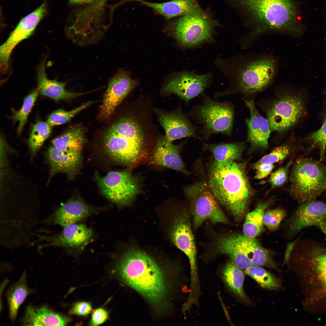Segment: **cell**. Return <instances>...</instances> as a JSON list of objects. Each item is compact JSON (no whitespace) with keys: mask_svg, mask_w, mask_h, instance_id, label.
Wrapping results in <instances>:
<instances>
[{"mask_svg":"<svg viewBox=\"0 0 326 326\" xmlns=\"http://www.w3.org/2000/svg\"><path fill=\"white\" fill-rule=\"evenodd\" d=\"M248 18L251 30L240 39L246 48L262 34L273 31L297 36L303 27L299 19V11L294 0H225Z\"/></svg>","mask_w":326,"mask_h":326,"instance_id":"obj_1","label":"cell"},{"mask_svg":"<svg viewBox=\"0 0 326 326\" xmlns=\"http://www.w3.org/2000/svg\"><path fill=\"white\" fill-rule=\"evenodd\" d=\"M214 63L228 82L225 89L215 93V98L237 93L249 94L259 92L273 81L277 67L273 56L263 54L217 57Z\"/></svg>","mask_w":326,"mask_h":326,"instance_id":"obj_2","label":"cell"},{"mask_svg":"<svg viewBox=\"0 0 326 326\" xmlns=\"http://www.w3.org/2000/svg\"><path fill=\"white\" fill-rule=\"evenodd\" d=\"M119 276L128 285L144 297L157 310L167 305V289L163 274L156 262L140 250L132 249L121 256L117 265Z\"/></svg>","mask_w":326,"mask_h":326,"instance_id":"obj_3","label":"cell"},{"mask_svg":"<svg viewBox=\"0 0 326 326\" xmlns=\"http://www.w3.org/2000/svg\"><path fill=\"white\" fill-rule=\"evenodd\" d=\"M208 185L218 202L236 218L245 215L252 194L244 165L235 161H214L208 174Z\"/></svg>","mask_w":326,"mask_h":326,"instance_id":"obj_4","label":"cell"},{"mask_svg":"<svg viewBox=\"0 0 326 326\" xmlns=\"http://www.w3.org/2000/svg\"><path fill=\"white\" fill-rule=\"evenodd\" d=\"M296 252L305 285L307 309L326 308V246L314 239L300 242Z\"/></svg>","mask_w":326,"mask_h":326,"instance_id":"obj_5","label":"cell"},{"mask_svg":"<svg viewBox=\"0 0 326 326\" xmlns=\"http://www.w3.org/2000/svg\"><path fill=\"white\" fill-rule=\"evenodd\" d=\"M143 131L135 120L123 118L111 125L103 135V144L111 158L125 165H131L143 151L145 138Z\"/></svg>","mask_w":326,"mask_h":326,"instance_id":"obj_6","label":"cell"},{"mask_svg":"<svg viewBox=\"0 0 326 326\" xmlns=\"http://www.w3.org/2000/svg\"><path fill=\"white\" fill-rule=\"evenodd\" d=\"M269 105L267 119L271 130L285 132L310 117V95L306 89L283 88Z\"/></svg>","mask_w":326,"mask_h":326,"instance_id":"obj_7","label":"cell"},{"mask_svg":"<svg viewBox=\"0 0 326 326\" xmlns=\"http://www.w3.org/2000/svg\"><path fill=\"white\" fill-rule=\"evenodd\" d=\"M201 96L200 102L193 106L189 113L191 117L200 126L198 133L201 139L207 140L214 134L230 136L234 118L233 105L228 101H216L204 93Z\"/></svg>","mask_w":326,"mask_h":326,"instance_id":"obj_8","label":"cell"},{"mask_svg":"<svg viewBox=\"0 0 326 326\" xmlns=\"http://www.w3.org/2000/svg\"><path fill=\"white\" fill-rule=\"evenodd\" d=\"M320 161L301 157L296 160L290 176V190L300 203L315 200L326 190V166Z\"/></svg>","mask_w":326,"mask_h":326,"instance_id":"obj_9","label":"cell"},{"mask_svg":"<svg viewBox=\"0 0 326 326\" xmlns=\"http://www.w3.org/2000/svg\"><path fill=\"white\" fill-rule=\"evenodd\" d=\"M218 22L206 13L179 17L171 22L168 30L182 47L193 49L215 42Z\"/></svg>","mask_w":326,"mask_h":326,"instance_id":"obj_10","label":"cell"},{"mask_svg":"<svg viewBox=\"0 0 326 326\" xmlns=\"http://www.w3.org/2000/svg\"><path fill=\"white\" fill-rule=\"evenodd\" d=\"M185 193L191 201V212L195 228L206 220L214 223H228L208 184L203 181L199 182L186 188Z\"/></svg>","mask_w":326,"mask_h":326,"instance_id":"obj_11","label":"cell"},{"mask_svg":"<svg viewBox=\"0 0 326 326\" xmlns=\"http://www.w3.org/2000/svg\"><path fill=\"white\" fill-rule=\"evenodd\" d=\"M95 177L102 194L114 203L128 204L140 191L138 180L128 171H112L104 176L96 174Z\"/></svg>","mask_w":326,"mask_h":326,"instance_id":"obj_12","label":"cell"},{"mask_svg":"<svg viewBox=\"0 0 326 326\" xmlns=\"http://www.w3.org/2000/svg\"><path fill=\"white\" fill-rule=\"evenodd\" d=\"M170 235L174 245L188 259L190 269V286L197 287L199 280L196 248L190 217L187 213L183 212L176 217L172 226Z\"/></svg>","mask_w":326,"mask_h":326,"instance_id":"obj_13","label":"cell"},{"mask_svg":"<svg viewBox=\"0 0 326 326\" xmlns=\"http://www.w3.org/2000/svg\"><path fill=\"white\" fill-rule=\"evenodd\" d=\"M210 72L198 74L192 71L179 73L165 85L164 91L174 94L187 103L194 98L204 93L212 82Z\"/></svg>","mask_w":326,"mask_h":326,"instance_id":"obj_14","label":"cell"},{"mask_svg":"<svg viewBox=\"0 0 326 326\" xmlns=\"http://www.w3.org/2000/svg\"><path fill=\"white\" fill-rule=\"evenodd\" d=\"M46 12V6L43 3L37 9L23 18L0 47L1 71H7L11 54L14 48L21 41L28 38Z\"/></svg>","mask_w":326,"mask_h":326,"instance_id":"obj_15","label":"cell"},{"mask_svg":"<svg viewBox=\"0 0 326 326\" xmlns=\"http://www.w3.org/2000/svg\"><path fill=\"white\" fill-rule=\"evenodd\" d=\"M136 84L128 73L124 71L117 73L109 81L104 96L100 113L102 119L109 118L116 107Z\"/></svg>","mask_w":326,"mask_h":326,"instance_id":"obj_16","label":"cell"},{"mask_svg":"<svg viewBox=\"0 0 326 326\" xmlns=\"http://www.w3.org/2000/svg\"><path fill=\"white\" fill-rule=\"evenodd\" d=\"M326 219V203L313 200L301 203L289 219V234L295 235L312 226L319 227Z\"/></svg>","mask_w":326,"mask_h":326,"instance_id":"obj_17","label":"cell"},{"mask_svg":"<svg viewBox=\"0 0 326 326\" xmlns=\"http://www.w3.org/2000/svg\"><path fill=\"white\" fill-rule=\"evenodd\" d=\"M159 122L164 129L165 136L170 142L185 137L201 139L197 127L180 110L167 113L157 111Z\"/></svg>","mask_w":326,"mask_h":326,"instance_id":"obj_18","label":"cell"},{"mask_svg":"<svg viewBox=\"0 0 326 326\" xmlns=\"http://www.w3.org/2000/svg\"><path fill=\"white\" fill-rule=\"evenodd\" d=\"M245 102L250 114L249 119L246 120L247 140L253 149H267L271 131L269 122L267 119L260 114L252 100H245Z\"/></svg>","mask_w":326,"mask_h":326,"instance_id":"obj_19","label":"cell"},{"mask_svg":"<svg viewBox=\"0 0 326 326\" xmlns=\"http://www.w3.org/2000/svg\"><path fill=\"white\" fill-rule=\"evenodd\" d=\"M181 146L173 144L165 136L159 138L152 156V163L186 175L191 174L186 168L180 156Z\"/></svg>","mask_w":326,"mask_h":326,"instance_id":"obj_20","label":"cell"},{"mask_svg":"<svg viewBox=\"0 0 326 326\" xmlns=\"http://www.w3.org/2000/svg\"><path fill=\"white\" fill-rule=\"evenodd\" d=\"M131 0L140 2L152 8L167 19L177 17L202 14L206 13L197 0H171L161 3H152L144 0Z\"/></svg>","mask_w":326,"mask_h":326,"instance_id":"obj_21","label":"cell"},{"mask_svg":"<svg viewBox=\"0 0 326 326\" xmlns=\"http://www.w3.org/2000/svg\"><path fill=\"white\" fill-rule=\"evenodd\" d=\"M96 211L80 198L70 199L60 206L53 215L51 222L64 226L75 223Z\"/></svg>","mask_w":326,"mask_h":326,"instance_id":"obj_22","label":"cell"},{"mask_svg":"<svg viewBox=\"0 0 326 326\" xmlns=\"http://www.w3.org/2000/svg\"><path fill=\"white\" fill-rule=\"evenodd\" d=\"M46 155L50 168V177L59 173L73 175L82 163V153L62 151L53 145L48 148Z\"/></svg>","mask_w":326,"mask_h":326,"instance_id":"obj_23","label":"cell"},{"mask_svg":"<svg viewBox=\"0 0 326 326\" xmlns=\"http://www.w3.org/2000/svg\"><path fill=\"white\" fill-rule=\"evenodd\" d=\"M64 227L60 233L50 238V245L79 248L87 244L92 235L91 229L84 224L75 223Z\"/></svg>","mask_w":326,"mask_h":326,"instance_id":"obj_24","label":"cell"},{"mask_svg":"<svg viewBox=\"0 0 326 326\" xmlns=\"http://www.w3.org/2000/svg\"><path fill=\"white\" fill-rule=\"evenodd\" d=\"M70 321L68 317L46 306L35 307L29 305L25 309L21 322L25 326H64Z\"/></svg>","mask_w":326,"mask_h":326,"instance_id":"obj_25","label":"cell"},{"mask_svg":"<svg viewBox=\"0 0 326 326\" xmlns=\"http://www.w3.org/2000/svg\"><path fill=\"white\" fill-rule=\"evenodd\" d=\"M45 61H43L40 64L37 71L38 89L41 94L56 101L73 98L87 93L68 91L65 88L64 83L48 78L46 72Z\"/></svg>","mask_w":326,"mask_h":326,"instance_id":"obj_26","label":"cell"},{"mask_svg":"<svg viewBox=\"0 0 326 326\" xmlns=\"http://www.w3.org/2000/svg\"><path fill=\"white\" fill-rule=\"evenodd\" d=\"M216 249L218 254L228 256L231 261L241 270L253 266L251 260L243 252L238 234L219 237L217 240Z\"/></svg>","mask_w":326,"mask_h":326,"instance_id":"obj_27","label":"cell"},{"mask_svg":"<svg viewBox=\"0 0 326 326\" xmlns=\"http://www.w3.org/2000/svg\"><path fill=\"white\" fill-rule=\"evenodd\" d=\"M321 94L323 99L318 115L321 126L317 130L308 133L303 139L309 144L308 151L315 148L319 149L320 161L324 158L326 149V88L323 90Z\"/></svg>","mask_w":326,"mask_h":326,"instance_id":"obj_28","label":"cell"},{"mask_svg":"<svg viewBox=\"0 0 326 326\" xmlns=\"http://www.w3.org/2000/svg\"><path fill=\"white\" fill-rule=\"evenodd\" d=\"M85 140L84 129L80 126H76L53 139L52 143L62 151L82 153Z\"/></svg>","mask_w":326,"mask_h":326,"instance_id":"obj_29","label":"cell"},{"mask_svg":"<svg viewBox=\"0 0 326 326\" xmlns=\"http://www.w3.org/2000/svg\"><path fill=\"white\" fill-rule=\"evenodd\" d=\"M221 273L222 280L227 287L240 299L249 303L250 300L243 289L245 275L242 270L229 261L224 267Z\"/></svg>","mask_w":326,"mask_h":326,"instance_id":"obj_30","label":"cell"},{"mask_svg":"<svg viewBox=\"0 0 326 326\" xmlns=\"http://www.w3.org/2000/svg\"><path fill=\"white\" fill-rule=\"evenodd\" d=\"M32 292L27 285L26 273L24 271L20 279L10 286L7 292L9 314L12 321L15 319L20 305Z\"/></svg>","mask_w":326,"mask_h":326,"instance_id":"obj_31","label":"cell"},{"mask_svg":"<svg viewBox=\"0 0 326 326\" xmlns=\"http://www.w3.org/2000/svg\"><path fill=\"white\" fill-rule=\"evenodd\" d=\"M203 149L211 152L215 161L222 162L235 161L241 157L245 146L244 143L236 142L216 144L204 143Z\"/></svg>","mask_w":326,"mask_h":326,"instance_id":"obj_32","label":"cell"},{"mask_svg":"<svg viewBox=\"0 0 326 326\" xmlns=\"http://www.w3.org/2000/svg\"><path fill=\"white\" fill-rule=\"evenodd\" d=\"M267 207V204L260 203L247 215L243 227L244 235L255 238L263 232V217Z\"/></svg>","mask_w":326,"mask_h":326,"instance_id":"obj_33","label":"cell"},{"mask_svg":"<svg viewBox=\"0 0 326 326\" xmlns=\"http://www.w3.org/2000/svg\"><path fill=\"white\" fill-rule=\"evenodd\" d=\"M244 272L263 288L275 289L280 285L276 278L260 266H252L245 270Z\"/></svg>","mask_w":326,"mask_h":326,"instance_id":"obj_34","label":"cell"},{"mask_svg":"<svg viewBox=\"0 0 326 326\" xmlns=\"http://www.w3.org/2000/svg\"><path fill=\"white\" fill-rule=\"evenodd\" d=\"M52 126L47 122H39L34 125L28 140L30 148L33 153L37 152L49 137Z\"/></svg>","mask_w":326,"mask_h":326,"instance_id":"obj_35","label":"cell"},{"mask_svg":"<svg viewBox=\"0 0 326 326\" xmlns=\"http://www.w3.org/2000/svg\"><path fill=\"white\" fill-rule=\"evenodd\" d=\"M94 103L93 101H88L70 111L61 109L56 110L48 117L47 122L52 126L65 123Z\"/></svg>","mask_w":326,"mask_h":326,"instance_id":"obj_36","label":"cell"},{"mask_svg":"<svg viewBox=\"0 0 326 326\" xmlns=\"http://www.w3.org/2000/svg\"><path fill=\"white\" fill-rule=\"evenodd\" d=\"M38 90H35L24 99L21 108L13 117L14 122H18V133L19 135L27 121V117L35 102L38 94Z\"/></svg>","mask_w":326,"mask_h":326,"instance_id":"obj_37","label":"cell"},{"mask_svg":"<svg viewBox=\"0 0 326 326\" xmlns=\"http://www.w3.org/2000/svg\"><path fill=\"white\" fill-rule=\"evenodd\" d=\"M291 149L288 145L284 144L278 146L270 153L264 156L254 165L273 164L282 161L289 154Z\"/></svg>","mask_w":326,"mask_h":326,"instance_id":"obj_38","label":"cell"},{"mask_svg":"<svg viewBox=\"0 0 326 326\" xmlns=\"http://www.w3.org/2000/svg\"><path fill=\"white\" fill-rule=\"evenodd\" d=\"M286 216L282 209H276L265 212L263 217V224L268 229L275 231L279 228Z\"/></svg>","mask_w":326,"mask_h":326,"instance_id":"obj_39","label":"cell"},{"mask_svg":"<svg viewBox=\"0 0 326 326\" xmlns=\"http://www.w3.org/2000/svg\"><path fill=\"white\" fill-rule=\"evenodd\" d=\"M292 163V160L289 161L284 167L272 174L268 181L273 187L282 186L287 181L289 169Z\"/></svg>","mask_w":326,"mask_h":326,"instance_id":"obj_40","label":"cell"},{"mask_svg":"<svg viewBox=\"0 0 326 326\" xmlns=\"http://www.w3.org/2000/svg\"><path fill=\"white\" fill-rule=\"evenodd\" d=\"M92 310L91 304L88 302H81L75 303L69 312L70 314L85 316Z\"/></svg>","mask_w":326,"mask_h":326,"instance_id":"obj_41","label":"cell"},{"mask_svg":"<svg viewBox=\"0 0 326 326\" xmlns=\"http://www.w3.org/2000/svg\"><path fill=\"white\" fill-rule=\"evenodd\" d=\"M253 167L256 170L254 178L260 179L267 176L274 168L275 165L274 164H261L254 165Z\"/></svg>","mask_w":326,"mask_h":326,"instance_id":"obj_42","label":"cell"},{"mask_svg":"<svg viewBox=\"0 0 326 326\" xmlns=\"http://www.w3.org/2000/svg\"><path fill=\"white\" fill-rule=\"evenodd\" d=\"M108 317L107 312L104 309L99 308L94 311L92 314L90 325L97 326L104 323Z\"/></svg>","mask_w":326,"mask_h":326,"instance_id":"obj_43","label":"cell"},{"mask_svg":"<svg viewBox=\"0 0 326 326\" xmlns=\"http://www.w3.org/2000/svg\"><path fill=\"white\" fill-rule=\"evenodd\" d=\"M297 241L295 240L288 243L285 250L284 258V263L288 262L291 254L293 251Z\"/></svg>","mask_w":326,"mask_h":326,"instance_id":"obj_44","label":"cell"},{"mask_svg":"<svg viewBox=\"0 0 326 326\" xmlns=\"http://www.w3.org/2000/svg\"><path fill=\"white\" fill-rule=\"evenodd\" d=\"M95 0H69L71 3L73 4H91Z\"/></svg>","mask_w":326,"mask_h":326,"instance_id":"obj_45","label":"cell"},{"mask_svg":"<svg viewBox=\"0 0 326 326\" xmlns=\"http://www.w3.org/2000/svg\"><path fill=\"white\" fill-rule=\"evenodd\" d=\"M326 236V219L319 227Z\"/></svg>","mask_w":326,"mask_h":326,"instance_id":"obj_46","label":"cell"}]
</instances>
